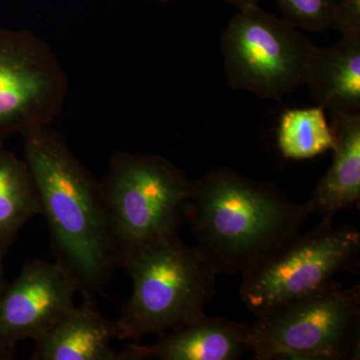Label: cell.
I'll list each match as a JSON object with an SVG mask.
<instances>
[{"mask_svg":"<svg viewBox=\"0 0 360 360\" xmlns=\"http://www.w3.org/2000/svg\"><path fill=\"white\" fill-rule=\"evenodd\" d=\"M305 85L317 105L330 113L360 115V33L331 46H316Z\"/></svg>","mask_w":360,"mask_h":360,"instance_id":"4fadbf2b","label":"cell"},{"mask_svg":"<svg viewBox=\"0 0 360 360\" xmlns=\"http://www.w3.org/2000/svg\"><path fill=\"white\" fill-rule=\"evenodd\" d=\"M68 90V75L46 42L28 30H0V142L51 124Z\"/></svg>","mask_w":360,"mask_h":360,"instance_id":"ba28073f","label":"cell"},{"mask_svg":"<svg viewBox=\"0 0 360 360\" xmlns=\"http://www.w3.org/2000/svg\"><path fill=\"white\" fill-rule=\"evenodd\" d=\"M155 1H168V0H155Z\"/></svg>","mask_w":360,"mask_h":360,"instance_id":"ffe728a7","label":"cell"},{"mask_svg":"<svg viewBox=\"0 0 360 360\" xmlns=\"http://www.w3.org/2000/svg\"><path fill=\"white\" fill-rule=\"evenodd\" d=\"M21 134L23 160L34 180L58 262L75 277L78 290L96 295L122 265L101 182L49 125Z\"/></svg>","mask_w":360,"mask_h":360,"instance_id":"7a4b0ae2","label":"cell"},{"mask_svg":"<svg viewBox=\"0 0 360 360\" xmlns=\"http://www.w3.org/2000/svg\"><path fill=\"white\" fill-rule=\"evenodd\" d=\"M2 260L4 257L0 255V297H1L2 293L6 290L7 283L6 279V274H4V265H2Z\"/></svg>","mask_w":360,"mask_h":360,"instance_id":"d6986e66","label":"cell"},{"mask_svg":"<svg viewBox=\"0 0 360 360\" xmlns=\"http://www.w3.org/2000/svg\"><path fill=\"white\" fill-rule=\"evenodd\" d=\"M284 20L304 32L333 30L335 0H277Z\"/></svg>","mask_w":360,"mask_h":360,"instance_id":"2e32d148","label":"cell"},{"mask_svg":"<svg viewBox=\"0 0 360 360\" xmlns=\"http://www.w3.org/2000/svg\"><path fill=\"white\" fill-rule=\"evenodd\" d=\"M333 30L345 35L360 33V0H335Z\"/></svg>","mask_w":360,"mask_h":360,"instance_id":"e0dca14e","label":"cell"},{"mask_svg":"<svg viewBox=\"0 0 360 360\" xmlns=\"http://www.w3.org/2000/svg\"><path fill=\"white\" fill-rule=\"evenodd\" d=\"M335 143L324 108H295L281 116L277 129V146L284 158L302 160L323 155Z\"/></svg>","mask_w":360,"mask_h":360,"instance_id":"9a60e30c","label":"cell"},{"mask_svg":"<svg viewBox=\"0 0 360 360\" xmlns=\"http://www.w3.org/2000/svg\"><path fill=\"white\" fill-rule=\"evenodd\" d=\"M333 115V160L303 203L309 215L333 219L336 213L359 203L360 198V115Z\"/></svg>","mask_w":360,"mask_h":360,"instance_id":"7c38bea8","label":"cell"},{"mask_svg":"<svg viewBox=\"0 0 360 360\" xmlns=\"http://www.w3.org/2000/svg\"><path fill=\"white\" fill-rule=\"evenodd\" d=\"M77 290L75 277L58 262L26 264L0 297V359H11L20 341L41 340L75 305Z\"/></svg>","mask_w":360,"mask_h":360,"instance_id":"9c48e42d","label":"cell"},{"mask_svg":"<svg viewBox=\"0 0 360 360\" xmlns=\"http://www.w3.org/2000/svg\"><path fill=\"white\" fill-rule=\"evenodd\" d=\"M191 181L162 156H111L101 189L120 264L137 248L177 233Z\"/></svg>","mask_w":360,"mask_h":360,"instance_id":"5b68a950","label":"cell"},{"mask_svg":"<svg viewBox=\"0 0 360 360\" xmlns=\"http://www.w3.org/2000/svg\"><path fill=\"white\" fill-rule=\"evenodd\" d=\"M360 232L350 224L335 226L323 217L278 255L241 274V300L255 317L321 290L343 271L359 267Z\"/></svg>","mask_w":360,"mask_h":360,"instance_id":"52a82bcc","label":"cell"},{"mask_svg":"<svg viewBox=\"0 0 360 360\" xmlns=\"http://www.w3.org/2000/svg\"><path fill=\"white\" fill-rule=\"evenodd\" d=\"M220 42L232 89L276 101L305 85L316 49L300 30L258 6L240 9Z\"/></svg>","mask_w":360,"mask_h":360,"instance_id":"8992f818","label":"cell"},{"mask_svg":"<svg viewBox=\"0 0 360 360\" xmlns=\"http://www.w3.org/2000/svg\"><path fill=\"white\" fill-rule=\"evenodd\" d=\"M360 285L331 281L250 324L248 347L257 360L359 359Z\"/></svg>","mask_w":360,"mask_h":360,"instance_id":"277c9868","label":"cell"},{"mask_svg":"<svg viewBox=\"0 0 360 360\" xmlns=\"http://www.w3.org/2000/svg\"><path fill=\"white\" fill-rule=\"evenodd\" d=\"M134 291L116 319L117 340L139 342L205 314L215 293L217 272L179 234L141 246L123 258Z\"/></svg>","mask_w":360,"mask_h":360,"instance_id":"3957f363","label":"cell"},{"mask_svg":"<svg viewBox=\"0 0 360 360\" xmlns=\"http://www.w3.org/2000/svg\"><path fill=\"white\" fill-rule=\"evenodd\" d=\"M226 4L238 7V11L246 8V7L258 6L259 0H224Z\"/></svg>","mask_w":360,"mask_h":360,"instance_id":"ac0fdd59","label":"cell"},{"mask_svg":"<svg viewBox=\"0 0 360 360\" xmlns=\"http://www.w3.org/2000/svg\"><path fill=\"white\" fill-rule=\"evenodd\" d=\"M250 324L202 315L195 321L158 335L150 345H127L129 360H236L250 352Z\"/></svg>","mask_w":360,"mask_h":360,"instance_id":"30bf717a","label":"cell"},{"mask_svg":"<svg viewBox=\"0 0 360 360\" xmlns=\"http://www.w3.org/2000/svg\"><path fill=\"white\" fill-rule=\"evenodd\" d=\"M184 212L196 248L217 274H243L278 255L300 236L309 217L304 205L274 184L231 168L191 181Z\"/></svg>","mask_w":360,"mask_h":360,"instance_id":"6da1fadb","label":"cell"},{"mask_svg":"<svg viewBox=\"0 0 360 360\" xmlns=\"http://www.w3.org/2000/svg\"><path fill=\"white\" fill-rule=\"evenodd\" d=\"M84 302L72 307L37 342L32 360H129L127 352H115V321L99 311L94 295L82 293Z\"/></svg>","mask_w":360,"mask_h":360,"instance_id":"8fae6325","label":"cell"},{"mask_svg":"<svg viewBox=\"0 0 360 360\" xmlns=\"http://www.w3.org/2000/svg\"><path fill=\"white\" fill-rule=\"evenodd\" d=\"M41 214L39 193L25 160L0 142V255L4 257L23 226Z\"/></svg>","mask_w":360,"mask_h":360,"instance_id":"5bb4252c","label":"cell"}]
</instances>
